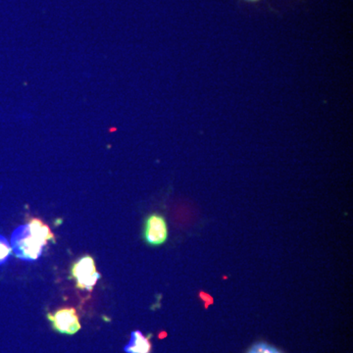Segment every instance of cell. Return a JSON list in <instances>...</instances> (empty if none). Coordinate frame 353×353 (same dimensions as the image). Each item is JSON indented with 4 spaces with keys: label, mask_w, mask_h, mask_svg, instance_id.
Segmentation results:
<instances>
[{
    "label": "cell",
    "mask_w": 353,
    "mask_h": 353,
    "mask_svg": "<svg viewBox=\"0 0 353 353\" xmlns=\"http://www.w3.org/2000/svg\"><path fill=\"white\" fill-rule=\"evenodd\" d=\"M12 252L24 261H36L42 256L45 245L32 234L29 225H22L14 230L10 241Z\"/></svg>",
    "instance_id": "obj_1"
},
{
    "label": "cell",
    "mask_w": 353,
    "mask_h": 353,
    "mask_svg": "<svg viewBox=\"0 0 353 353\" xmlns=\"http://www.w3.org/2000/svg\"><path fill=\"white\" fill-rule=\"evenodd\" d=\"M71 276L76 282L77 288L86 291H92L100 278L95 259L90 255H85L73 263Z\"/></svg>",
    "instance_id": "obj_2"
},
{
    "label": "cell",
    "mask_w": 353,
    "mask_h": 353,
    "mask_svg": "<svg viewBox=\"0 0 353 353\" xmlns=\"http://www.w3.org/2000/svg\"><path fill=\"white\" fill-rule=\"evenodd\" d=\"M50 324L54 331L59 334H75L81 330L78 313L73 307H64L54 313L47 314Z\"/></svg>",
    "instance_id": "obj_3"
},
{
    "label": "cell",
    "mask_w": 353,
    "mask_h": 353,
    "mask_svg": "<svg viewBox=\"0 0 353 353\" xmlns=\"http://www.w3.org/2000/svg\"><path fill=\"white\" fill-rule=\"evenodd\" d=\"M168 239V226L165 218L160 214H150L145 219L143 240L150 247L162 245Z\"/></svg>",
    "instance_id": "obj_4"
},
{
    "label": "cell",
    "mask_w": 353,
    "mask_h": 353,
    "mask_svg": "<svg viewBox=\"0 0 353 353\" xmlns=\"http://www.w3.org/2000/svg\"><path fill=\"white\" fill-rule=\"evenodd\" d=\"M151 350L149 337H145L138 330L132 332L131 339L124 348L126 353H151Z\"/></svg>",
    "instance_id": "obj_5"
},
{
    "label": "cell",
    "mask_w": 353,
    "mask_h": 353,
    "mask_svg": "<svg viewBox=\"0 0 353 353\" xmlns=\"http://www.w3.org/2000/svg\"><path fill=\"white\" fill-rule=\"evenodd\" d=\"M28 225L32 234L42 241L43 245H47L49 241H53V243L56 241L54 234L50 230L49 226H47L42 220L33 218L29 221Z\"/></svg>",
    "instance_id": "obj_6"
},
{
    "label": "cell",
    "mask_w": 353,
    "mask_h": 353,
    "mask_svg": "<svg viewBox=\"0 0 353 353\" xmlns=\"http://www.w3.org/2000/svg\"><path fill=\"white\" fill-rule=\"evenodd\" d=\"M12 247L8 239L0 234V266L3 265L10 258Z\"/></svg>",
    "instance_id": "obj_7"
},
{
    "label": "cell",
    "mask_w": 353,
    "mask_h": 353,
    "mask_svg": "<svg viewBox=\"0 0 353 353\" xmlns=\"http://www.w3.org/2000/svg\"><path fill=\"white\" fill-rule=\"evenodd\" d=\"M247 353H282L275 346L268 345L266 343H255Z\"/></svg>",
    "instance_id": "obj_8"
},
{
    "label": "cell",
    "mask_w": 353,
    "mask_h": 353,
    "mask_svg": "<svg viewBox=\"0 0 353 353\" xmlns=\"http://www.w3.org/2000/svg\"><path fill=\"white\" fill-rule=\"evenodd\" d=\"M248 1H258V0H248Z\"/></svg>",
    "instance_id": "obj_9"
}]
</instances>
